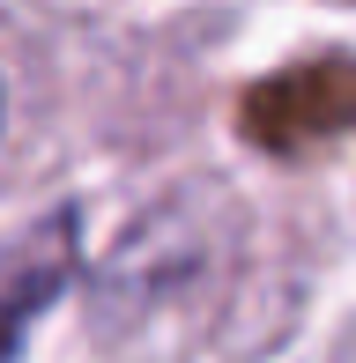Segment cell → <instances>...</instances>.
<instances>
[{
  "label": "cell",
  "mask_w": 356,
  "mask_h": 363,
  "mask_svg": "<svg viewBox=\"0 0 356 363\" xmlns=\"http://www.w3.org/2000/svg\"><path fill=\"white\" fill-rule=\"evenodd\" d=\"M245 141L267 156H304V148L334 141L356 126V60L327 52V60H297V67L267 74L245 96Z\"/></svg>",
  "instance_id": "obj_1"
},
{
  "label": "cell",
  "mask_w": 356,
  "mask_h": 363,
  "mask_svg": "<svg viewBox=\"0 0 356 363\" xmlns=\"http://www.w3.org/2000/svg\"><path fill=\"white\" fill-rule=\"evenodd\" d=\"M74 216H45L30 223L15 245H0V363L23 349L30 319L74 282Z\"/></svg>",
  "instance_id": "obj_2"
}]
</instances>
